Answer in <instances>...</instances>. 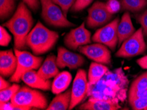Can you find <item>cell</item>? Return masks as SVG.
<instances>
[{"label":"cell","instance_id":"9","mask_svg":"<svg viewBox=\"0 0 147 110\" xmlns=\"http://www.w3.org/2000/svg\"><path fill=\"white\" fill-rule=\"evenodd\" d=\"M87 76L84 69H79L75 75L71 88V100L69 109H73L86 98L88 91Z\"/></svg>","mask_w":147,"mask_h":110},{"label":"cell","instance_id":"14","mask_svg":"<svg viewBox=\"0 0 147 110\" xmlns=\"http://www.w3.org/2000/svg\"><path fill=\"white\" fill-rule=\"evenodd\" d=\"M17 67V56L12 50L0 51V73L3 77L13 75Z\"/></svg>","mask_w":147,"mask_h":110},{"label":"cell","instance_id":"29","mask_svg":"<svg viewBox=\"0 0 147 110\" xmlns=\"http://www.w3.org/2000/svg\"><path fill=\"white\" fill-rule=\"evenodd\" d=\"M93 1L94 0H77L71 10L73 12H79L90 5Z\"/></svg>","mask_w":147,"mask_h":110},{"label":"cell","instance_id":"27","mask_svg":"<svg viewBox=\"0 0 147 110\" xmlns=\"http://www.w3.org/2000/svg\"><path fill=\"white\" fill-rule=\"evenodd\" d=\"M52 1L61 7L64 15L67 17L68 11L72 7L77 0H52Z\"/></svg>","mask_w":147,"mask_h":110},{"label":"cell","instance_id":"16","mask_svg":"<svg viewBox=\"0 0 147 110\" xmlns=\"http://www.w3.org/2000/svg\"><path fill=\"white\" fill-rule=\"evenodd\" d=\"M135 31L129 13L125 12L121 17L117 26L118 46H120L123 42L132 36Z\"/></svg>","mask_w":147,"mask_h":110},{"label":"cell","instance_id":"26","mask_svg":"<svg viewBox=\"0 0 147 110\" xmlns=\"http://www.w3.org/2000/svg\"><path fill=\"white\" fill-rule=\"evenodd\" d=\"M129 104L132 109L147 110V98H131Z\"/></svg>","mask_w":147,"mask_h":110},{"label":"cell","instance_id":"12","mask_svg":"<svg viewBox=\"0 0 147 110\" xmlns=\"http://www.w3.org/2000/svg\"><path fill=\"white\" fill-rule=\"evenodd\" d=\"M79 50L88 59L102 64H110L112 60L111 52L106 45L95 43L81 46Z\"/></svg>","mask_w":147,"mask_h":110},{"label":"cell","instance_id":"35","mask_svg":"<svg viewBox=\"0 0 147 110\" xmlns=\"http://www.w3.org/2000/svg\"><path fill=\"white\" fill-rule=\"evenodd\" d=\"M136 62H137V63L140 66V67H141L142 69L147 70V55L144 56V57L138 59L136 61Z\"/></svg>","mask_w":147,"mask_h":110},{"label":"cell","instance_id":"8","mask_svg":"<svg viewBox=\"0 0 147 110\" xmlns=\"http://www.w3.org/2000/svg\"><path fill=\"white\" fill-rule=\"evenodd\" d=\"M119 18H115L110 23L96 30L92 37V41L106 45L112 51H114L118 45L117 26Z\"/></svg>","mask_w":147,"mask_h":110},{"label":"cell","instance_id":"1","mask_svg":"<svg viewBox=\"0 0 147 110\" xmlns=\"http://www.w3.org/2000/svg\"><path fill=\"white\" fill-rule=\"evenodd\" d=\"M129 83L128 78L121 67L108 70L97 83L88 84L86 98L102 100L120 105L127 97Z\"/></svg>","mask_w":147,"mask_h":110},{"label":"cell","instance_id":"10","mask_svg":"<svg viewBox=\"0 0 147 110\" xmlns=\"http://www.w3.org/2000/svg\"><path fill=\"white\" fill-rule=\"evenodd\" d=\"M113 18V15L107 9L106 3L96 1L88 9L86 24L89 28H93L108 24Z\"/></svg>","mask_w":147,"mask_h":110},{"label":"cell","instance_id":"6","mask_svg":"<svg viewBox=\"0 0 147 110\" xmlns=\"http://www.w3.org/2000/svg\"><path fill=\"white\" fill-rule=\"evenodd\" d=\"M146 48L143 31L141 27L136 30L132 36L123 42L119 49L115 53V56L123 58L133 57L144 53Z\"/></svg>","mask_w":147,"mask_h":110},{"label":"cell","instance_id":"18","mask_svg":"<svg viewBox=\"0 0 147 110\" xmlns=\"http://www.w3.org/2000/svg\"><path fill=\"white\" fill-rule=\"evenodd\" d=\"M121 105L113 104L107 101L88 98L86 102L78 107L81 110H117L121 109Z\"/></svg>","mask_w":147,"mask_h":110},{"label":"cell","instance_id":"3","mask_svg":"<svg viewBox=\"0 0 147 110\" xmlns=\"http://www.w3.org/2000/svg\"><path fill=\"white\" fill-rule=\"evenodd\" d=\"M59 39V34L38 22L26 38V44L36 55L47 53L52 50Z\"/></svg>","mask_w":147,"mask_h":110},{"label":"cell","instance_id":"17","mask_svg":"<svg viewBox=\"0 0 147 110\" xmlns=\"http://www.w3.org/2000/svg\"><path fill=\"white\" fill-rule=\"evenodd\" d=\"M57 57L54 54L48 55L46 59L40 67L38 73L44 80H50L55 77L59 73V67L56 63Z\"/></svg>","mask_w":147,"mask_h":110},{"label":"cell","instance_id":"21","mask_svg":"<svg viewBox=\"0 0 147 110\" xmlns=\"http://www.w3.org/2000/svg\"><path fill=\"white\" fill-rule=\"evenodd\" d=\"M108 70V68L104 64L97 62L91 63L88 73V84H94L97 83Z\"/></svg>","mask_w":147,"mask_h":110},{"label":"cell","instance_id":"24","mask_svg":"<svg viewBox=\"0 0 147 110\" xmlns=\"http://www.w3.org/2000/svg\"><path fill=\"white\" fill-rule=\"evenodd\" d=\"M20 88L21 86L19 84H13L9 88L0 91V104L10 102Z\"/></svg>","mask_w":147,"mask_h":110},{"label":"cell","instance_id":"30","mask_svg":"<svg viewBox=\"0 0 147 110\" xmlns=\"http://www.w3.org/2000/svg\"><path fill=\"white\" fill-rule=\"evenodd\" d=\"M11 36L8 33L3 26L0 27V45L1 46H7L11 40Z\"/></svg>","mask_w":147,"mask_h":110},{"label":"cell","instance_id":"23","mask_svg":"<svg viewBox=\"0 0 147 110\" xmlns=\"http://www.w3.org/2000/svg\"><path fill=\"white\" fill-rule=\"evenodd\" d=\"M16 9L15 0H0V18L4 21L15 13Z\"/></svg>","mask_w":147,"mask_h":110},{"label":"cell","instance_id":"15","mask_svg":"<svg viewBox=\"0 0 147 110\" xmlns=\"http://www.w3.org/2000/svg\"><path fill=\"white\" fill-rule=\"evenodd\" d=\"M22 80L28 86L33 88L50 90L52 88V82L50 80L43 79L35 69L26 72L22 77Z\"/></svg>","mask_w":147,"mask_h":110},{"label":"cell","instance_id":"11","mask_svg":"<svg viewBox=\"0 0 147 110\" xmlns=\"http://www.w3.org/2000/svg\"><path fill=\"white\" fill-rule=\"evenodd\" d=\"M91 41V33L86 28L84 22L79 26L71 30L64 38V44L73 50H77L81 46L90 44Z\"/></svg>","mask_w":147,"mask_h":110},{"label":"cell","instance_id":"4","mask_svg":"<svg viewBox=\"0 0 147 110\" xmlns=\"http://www.w3.org/2000/svg\"><path fill=\"white\" fill-rule=\"evenodd\" d=\"M11 102L21 110L46 109L48 107V99L44 94L27 86L20 88Z\"/></svg>","mask_w":147,"mask_h":110},{"label":"cell","instance_id":"7","mask_svg":"<svg viewBox=\"0 0 147 110\" xmlns=\"http://www.w3.org/2000/svg\"><path fill=\"white\" fill-rule=\"evenodd\" d=\"M17 59V67L16 71L10 78L11 82H19L22 80V77L26 72L32 69H38L42 65L43 57L33 55L28 51L14 49Z\"/></svg>","mask_w":147,"mask_h":110},{"label":"cell","instance_id":"33","mask_svg":"<svg viewBox=\"0 0 147 110\" xmlns=\"http://www.w3.org/2000/svg\"><path fill=\"white\" fill-rule=\"evenodd\" d=\"M21 1L24 2L30 9L34 12L37 11L40 7L39 0H21Z\"/></svg>","mask_w":147,"mask_h":110},{"label":"cell","instance_id":"36","mask_svg":"<svg viewBox=\"0 0 147 110\" xmlns=\"http://www.w3.org/2000/svg\"><path fill=\"white\" fill-rule=\"evenodd\" d=\"M10 86H11L10 82L7 81V80L4 79L2 76H1V77H0V90H2L7 88Z\"/></svg>","mask_w":147,"mask_h":110},{"label":"cell","instance_id":"25","mask_svg":"<svg viewBox=\"0 0 147 110\" xmlns=\"http://www.w3.org/2000/svg\"><path fill=\"white\" fill-rule=\"evenodd\" d=\"M147 89V71L139 76L134 81L132 82L129 92L138 90H143Z\"/></svg>","mask_w":147,"mask_h":110},{"label":"cell","instance_id":"31","mask_svg":"<svg viewBox=\"0 0 147 110\" xmlns=\"http://www.w3.org/2000/svg\"><path fill=\"white\" fill-rule=\"evenodd\" d=\"M138 22L141 25L144 36H147V9L144 10L137 17Z\"/></svg>","mask_w":147,"mask_h":110},{"label":"cell","instance_id":"34","mask_svg":"<svg viewBox=\"0 0 147 110\" xmlns=\"http://www.w3.org/2000/svg\"><path fill=\"white\" fill-rule=\"evenodd\" d=\"M0 109L5 110V109H15V110H21V108L17 107L13 103L11 102H8L4 104H0Z\"/></svg>","mask_w":147,"mask_h":110},{"label":"cell","instance_id":"20","mask_svg":"<svg viewBox=\"0 0 147 110\" xmlns=\"http://www.w3.org/2000/svg\"><path fill=\"white\" fill-rule=\"evenodd\" d=\"M71 100V90L68 89L65 92L57 94L47 107V110L69 109Z\"/></svg>","mask_w":147,"mask_h":110},{"label":"cell","instance_id":"32","mask_svg":"<svg viewBox=\"0 0 147 110\" xmlns=\"http://www.w3.org/2000/svg\"><path fill=\"white\" fill-rule=\"evenodd\" d=\"M128 93L129 99H131V98H147V89Z\"/></svg>","mask_w":147,"mask_h":110},{"label":"cell","instance_id":"19","mask_svg":"<svg viewBox=\"0 0 147 110\" xmlns=\"http://www.w3.org/2000/svg\"><path fill=\"white\" fill-rule=\"evenodd\" d=\"M72 80V76L68 71H64L59 73L52 84V92L54 94H58L65 91Z\"/></svg>","mask_w":147,"mask_h":110},{"label":"cell","instance_id":"22","mask_svg":"<svg viewBox=\"0 0 147 110\" xmlns=\"http://www.w3.org/2000/svg\"><path fill=\"white\" fill-rule=\"evenodd\" d=\"M121 5L122 10L137 13L146 7L147 0H121Z\"/></svg>","mask_w":147,"mask_h":110},{"label":"cell","instance_id":"28","mask_svg":"<svg viewBox=\"0 0 147 110\" xmlns=\"http://www.w3.org/2000/svg\"><path fill=\"white\" fill-rule=\"evenodd\" d=\"M106 6L108 11L112 15L119 12L121 9V3L118 0H108Z\"/></svg>","mask_w":147,"mask_h":110},{"label":"cell","instance_id":"5","mask_svg":"<svg viewBox=\"0 0 147 110\" xmlns=\"http://www.w3.org/2000/svg\"><path fill=\"white\" fill-rule=\"evenodd\" d=\"M42 6L41 16L48 25L59 28H67L75 26L67 19L61 7L52 0H40Z\"/></svg>","mask_w":147,"mask_h":110},{"label":"cell","instance_id":"2","mask_svg":"<svg viewBox=\"0 0 147 110\" xmlns=\"http://www.w3.org/2000/svg\"><path fill=\"white\" fill-rule=\"evenodd\" d=\"M29 7L23 1L20 2L14 14L3 24L14 36L15 48L24 50L27 46L26 38L32 30L34 20Z\"/></svg>","mask_w":147,"mask_h":110},{"label":"cell","instance_id":"13","mask_svg":"<svg viewBox=\"0 0 147 110\" xmlns=\"http://www.w3.org/2000/svg\"><path fill=\"white\" fill-rule=\"evenodd\" d=\"M85 59L81 55L69 51L63 47H59L56 58L57 65L59 69L68 67L70 69H78L84 63Z\"/></svg>","mask_w":147,"mask_h":110}]
</instances>
